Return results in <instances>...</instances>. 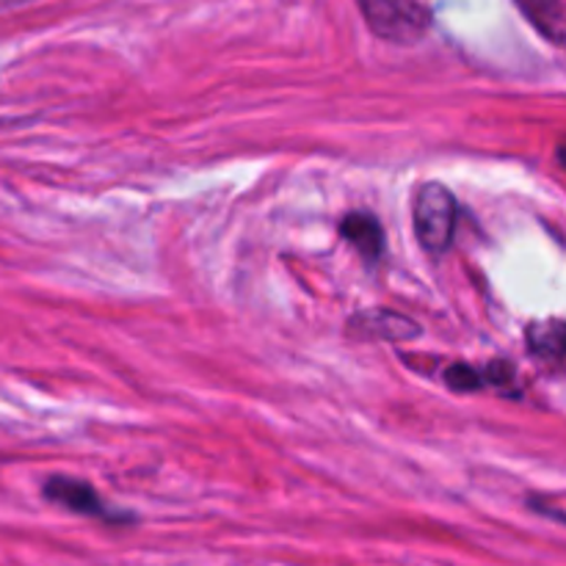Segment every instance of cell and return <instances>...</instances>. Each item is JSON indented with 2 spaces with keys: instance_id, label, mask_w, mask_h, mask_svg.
<instances>
[{
  "instance_id": "5b68a950",
  "label": "cell",
  "mask_w": 566,
  "mask_h": 566,
  "mask_svg": "<svg viewBox=\"0 0 566 566\" xmlns=\"http://www.w3.org/2000/svg\"><path fill=\"white\" fill-rule=\"evenodd\" d=\"M514 3L542 36L556 44L566 42V14L562 0H514Z\"/></svg>"
},
{
  "instance_id": "3957f363",
  "label": "cell",
  "mask_w": 566,
  "mask_h": 566,
  "mask_svg": "<svg viewBox=\"0 0 566 566\" xmlns=\"http://www.w3.org/2000/svg\"><path fill=\"white\" fill-rule=\"evenodd\" d=\"M42 495L48 501L59 503V506L70 509V512L83 514V517H97L105 523H130V514H116L108 503L99 497V492L92 484L77 479H64V475H53L44 481Z\"/></svg>"
},
{
  "instance_id": "8992f818",
  "label": "cell",
  "mask_w": 566,
  "mask_h": 566,
  "mask_svg": "<svg viewBox=\"0 0 566 566\" xmlns=\"http://www.w3.org/2000/svg\"><path fill=\"white\" fill-rule=\"evenodd\" d=\"M343 238L363 254L365 260H379L381 252H385V232H381V224L368 213H352L346 216L340 227Z\"/></svg>"
},
{
  "instance_id": "9c48e42d",
  "label": "cell",
  "mask_w": 566,
  "mask_h": 566,
  "mask_svg": "<svg viewBox=\"0 0 566 566\" xmlns=\"http://www.w3.org/2000/svg\"><path fill=\"white\" fill-rule=\"evenodd\" d=\"M536 509H539V512H545L547 517L558 520V523H564V525H566V512H553V509H542V506H536Z\"/></svg>"
},
{
  "instance_id": "ba28073f",
  "label": "cell",
  "mask_w": 566,
  "mask_h": 566,
  "mask_svg": "<svg viewBox=\"0 0 566 566\" xmlns=\"http://www.w3.org/2000/svg\"><path fill=\"white\" fill-rule=\"evenodd\" d=\"M442 379H446V385L451 387L453 392H473V390H481V387L486 385L484 374H481V370H475L473 365H464V363L448 365L446 374H442Z\"/></svg>"
},
{
  "instance_id": "30bf717a",
  "label": "cell",
  "mask_w": 566,
  "mask_h": 566,
  "mask_svg": "<svg viewBox=\"0 0 566 566\" xmlns=\"http://www.w3.org/2000/svg\"><path fill=\"white\" fill-rule=\"evenodd\" d=\"M558 164H562L564 169H566V138H564L562 144H558Z\"/></svg>"
},
{
  "instance_id": "6da1fadb",
  "label": "cell",
  "mask_w": 566,
  "mask_h": 566,
  "mask_svg": "<svg viewBox=\"0 0 566 566\" xmlns=\"http://www.w3.org/2000/svg\"><path fill=\"white\" fill-rule=\"evenodd\" d=\"M365 22L379 39L398 44H412L429 31V0H359Z\"/></svg>"
},
{
  "instance_id": "8fae6325",
  "label": "cell",
  "mask_w": 566,
  "mask_h": 566,
  "mask_svg": "<svg viewBox=\"0 0 566 566\" xmlns=\"http://www.w3.org/2000/svg\"><path fill=\"white\" fill-rule=\"evenodd\" d=\"M14 3H28V0H3V6H14Z\"/></svg>"
},
{
  "instance_id": "277c9868",
  "label": "cell",
  "mask_w": 566,
  "mask_h": 566,
  "mask_svg": "<svg viewBox=\"0 0 566 566\" xmlns=\"http://www.w3.org/2000/svg\"><path fill=\"white\" fill-rule=\"evenodd\" d=\"M352 335L376 337V340H412L420 335V326L390 310H376L352 321Z\"/></svg>"
},
{
  "instance_id": "52a82bcc",
  "label": "cell",
  "mask_w": 566,
  "mask_h": 566,
  "mask_svg": "<svg viewBox=\"0 0 566 566\" xmlns=\"http://www.w3.org/2000/svg\"><path fill=\"white\" fill-rule=\"evenodd\" d=\"M528 348L536 357L547 359V363H564L566 359V321L547 318L534 321L525 332Z\"/></svg>"
},
{
  "instance_id": "7a4b0ae2",
  "label": "cell",
  "mask_w": 566,
  "mask_h": 566,
  "mask_svg": "<svg viewBox=\"0 0 566 566\" xmlns=\"http://www.w3.org/2000/svg\"><path fill=\"white\" fill-rule=\"evenodd\" d=\"M415 232L423 249L442 254L457 232V199L442 182H423L412 202Z\"/></svg>"
}]
</instances>
